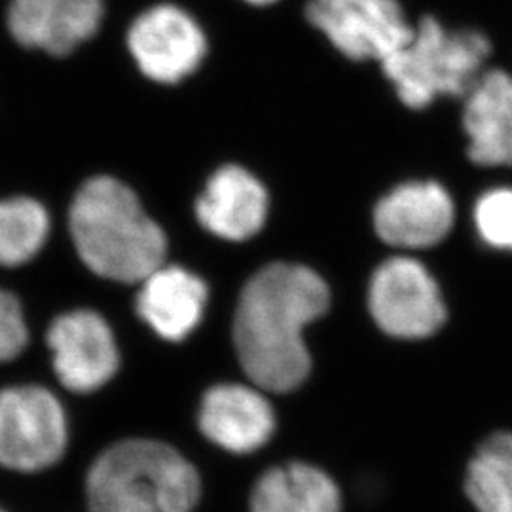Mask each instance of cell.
Returning <instances> with one entry per match:
<instances>
[{
  "label": "cell",
  "instance_id": "ba28073f",
  "mask_svg": "<svg viewBox=\"0 0 512 512\" xmlns=\"http://www.w3.org/2000/svg\"><path fill=\"white\" fill-rule=\"evenodd\" d=\"M128 46L143 74L160 84H177L190 76L207 52L202 27L173 4H158L135 19Z\"/></svg>",
  "mask_w": 512,
  "mask_h": 512
},
{
  "label": "cell",
  "instance_id": "e0dca14e",
  "mask_svg": "<svg viewBox=\"0 0 512 512\" xmlns=\"http://www.w3.org/2000/svg\"><path fill=\"white\" fill-rule=\"evenodd\" d=\"M465 494L478 512H512V433L482 442L467 467Z\"/></svg>",
  "mask_w": 512,
  "mask_h": 512
},
{
  "label": "cell",
  "instance_id": "6da1fadb",
  "mask_svg": "<svg viewBox=\"0 0 512 512\" xmlns=\"http://www.w3.org/2000/svg\"><path fill=\"white\" fill-rule=\"evenodd\" d=\"M329 302L327 283L306 266L277 262L249 279L239 296L234 344L253 384L289 393L306 382L311 361L304 329Z\"/></svg>",
  "mask_w": 512,
  "mask_h": 512
},
{
  "label": "cell",
  "instance_id": "4fadbf2b",
  "mask_svg": "<svg viewBox=\"0 0 512 512\" xmlns=\"http://www.w3.org/2000/svg\"><path fill=\"white\" fill-rule=\"evenodd\" d=\"M203 228L228 241H243L260 232L268 215V194L238 165H226L211 177L196 205Z\"/></svg>",
  "mask_w": 512,
  "mask_h": 512
},
{
  "label": "cell",
  "instance_id": "52a82bcc",
  "mask_svg": "<svg viewBox=\"0 0 512 512\" xmlns=\"http://www.w3.org/2000/svg\"><path fill=\"white\" fill-rule=\"evenodd\" d=\"M368 306L378 327L397 338H427L442 327L446 308L439 285L412 258H391L370 281Z\"/></svg>",
  "mask_w": 512,
  "mask_h": 512
},
{
  "label": "cell",
  "instance_id": "3957f363",
  "mask_svg": "<svg viewBox=\"0 0 512 512\" xmlns=\"http://www.w3.org/2000/svg\"><path fill=\"white\" fill-rule=\"evenodd\" d=\"M86 495L90 512H194L202 480L169 444L129 439L93 461Z\"/></svg>",
  "mask_w": 512,
  "mask_h": 512
},
{
  "label": "cell",
  "instance_id": "8992f818",
  "mask_svg": "<svg viewBox=\"0 0 512 512\" xmlns=\"http://www.w3.org/2000/svg\"><path fill=\"white\" fill-rule=\"evenodd\" d=\"M69 442L67 416L54 395L38 385L0 391V465L38 473L63 458Z\"/></svg>",
  "mask_w": 512,
  "mask_h": 512
},
{
  "label": "cell",
  "instance_id": "5b68a950",
  "mask_svg": "<svg viewBox=\"0 0 512 512\" xmlns=\"http://www.w3.org/2000/svg\"><path fill=\"white\" fill-rule=\"evenodd\" d=\"M304 14L351 61L384 63L414 35L403 0H308Z\"/></svg>",
  "mask_w": 512,
  "mask_h": 512
},
{
  "label": "cell",
  "instance_id": "30bf717a",
  "mask_svg": "<svg viewBox=\"0 0 512 512\" xmlns=\"http://www.w3.org/2000/svg\"><path fill=\"white\" fill-rule=\"evenodd\" d=\"M200 429L207 439L230 454H253L268 444L275 431V414L255 387L220 384L203 395Z\"/></svg>",
  "mask_w": 512,
  "mask_h": 512
},
{
  "label": "cell",
  "instance_id": "d6986e66",
  "mask_svg": "<svg viewBox=\"0 0 512 512\" xmlns=\"http://www.w3.org/2000/svg\"><path fill=\"white\" fill-rule=\"evenodd\" d=\"M475 222L488 245L512 251V190L497 188L484 194L476 203Z\"/></svg>",
  "mask_w": 512,
  "mask_h": 512
},
{
  "label": "cell",
  "instance_id": "9c48e42d",
  "mask_svg": "<svg viewBox=\"0 0 512 512\" xmlns=\"http://www.w3.org/2000/svg\"><path fill=\"white\" fill-rule=\"evenodd\" d=\"M48 346L55 376L74 393L101 389L120 366L112 330L95 311H71L57 317L48 332Z\"/></svg>",
  "mask_w": 512,
  "mask_h": 512
},
{
  "label": "cell",
  "instance_id": "8fae6325",
  "mask_svg": "<svg viewBox=\"0 0 512 512\" xmlns=\"http://www.w3.org/2000/svg\"><path fill=\"white\" fill-rule=\"evenodd\" d=\"M454 224V202L437 183H406L378 203L374 226L385 243L425 249L448 236Z\"/></svg>",
  "mask_w": 512,
  "mask_h": 512
},
{
  "label": "cell",
  "instance_id": "44dd1931",
  "mask_svg": "<svg viewBox=\"0 0 512 512\" xmlns=\"http://www.w3.org/2000/svg\"><path fill=\"white\" fill-rule=\"evenodd\" d=\"M245 2H249L253 6H268V4H274L277 0H245Z\"/></svg>",
  "mask_w": 512,
  "mask_h": 512
},
{
  "label": "cell",
  "instance_id": "ac0fdd59",
  "mask_svg": "<svg viewBox=\"0 0 512 512\" xmlns=\"http://www.w3.org/2000/svg\"><path fill=\"white\" fill-rule=\"evenodd\" d=\"M50 232L46 209L29 198L0 202V266H21L38 255Z\"/></svg>",
  "mask_w": 512,
  "mask_h": 512
},
{
  "label": "cell",
  "instance_id": "5bb4252c",
  "mask_svg": "<svg viewBox=\"0 0 512 512\" xmlns=\"http://www.w3.org/2000/svg\"><path fill=\"white\" fill-rule=\"evenodd\" d=\"M141 283L137 311L158 336L181 342L200 325L207 304V287L198 275L162 264Z\"/></svg>",
  "mask_w": 512,
  "mask_h": 512
},
{
  "label": "cell",
  "instance_id": "9a60e30c",
  "mask_svg": "<svg viewBox=\"0 0 512 512\" xmlns=\"http://www.w3.org/2000/svg\"><path fill=\"white\" fill-rule=\"evenodd\" d=\"M463 126L480 165H512V73L486 69L467 93Z\"/></svg>",
  "mask_w": 512,
  "mask_h": 512
},
{
  "label": "cell",
  "instance_id": "ffe728a7",
  "mask_svg": "<svg viewBox=\"0 0 512 512\" xmlns=\"http://www.w3.org/2000/svg\"><path fill=\"white\" fill-rule=\"evenodd\" d=\"M29 342V330L14 294L0 291V363L16 359Z\"/></svg>",
  "mask_w": 512,
  "mask_h": 512
},
{
  "label": "cell",
  "instance_id": "277c9868",
  "mask_svg": "<svg viewBox=\"0 0 512 512\" xmlns=\"http://www.w3.org/2000/svg\"><path fill=\"white\" fill-rule=\"evenodd\" d=\"M495 52L492 37L473 25H448L423 12L414 35L384 63L385 78L410 109H425L440 95H467Z\"/></svg>",
  "mask_w": 512,
  "mask_h": 512
},
{
  "label": "cell",
  "instance_id": "7a4b0ae2",
  "mask_svg": "<svg viewBox=\"0 0 512 512\" xmlns=\"http://www.w3.org/2000/svg\"><path fill=\"white\" fill-rule=\"evenodd\" d=\"M69 224L76 251L93 274L137 283L164 264L162 228L128 186L112 177H95L78 190Z\"/></svg>",
  "mask_w": 512,
  "mask_h": 512
},
{
  "label": "cell",
  "instance_id": "7402d4cb",
  "mask_svg": "<svg viewBox=\"0 0 512 512\" xmlns=\"http://www.w3.org/2000/svg\"><path fill=\"white\" fill-rule=\"evenodd\" d=\"M0 512H4V511H0Z\"/></svg>",
  "mask_w": 512,
  "mask_h": 512
},
{
  "label": "cell",
  "instance_id": "7c38bea8",
  "mask_svg": "<svg viewBox=\"0 0 512 512\" xmlns=\"http://www.w3.org/2000/svg\"><path fill=\"white\" fill-rule=\"evenodd\" d=\"M103 19V0H12L10 33L25 48L67 55L92 38Z\"/></svg>",
  "mask_w": 512,
  "mask_h": 512
},
{
  "label": "cell",
  "instance_id": "2e32d148",
  "mask_svg": "<svg viewBox=\"0 0 512 512\" xmlns=\"http://www.w3.org/2000/svg\"><path fill=\"white\" fill-rule=\"evenodd\" d=\"M249 505L251 512H342V495L325 471L294 461L260 476Z\"/></svg>",
  "mask_w": 512,
  "mask_h": 512
}]
</instances>
